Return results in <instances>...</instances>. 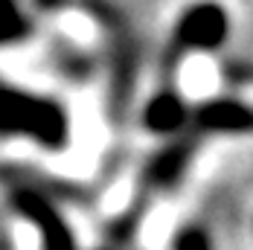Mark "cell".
<instances>
[{"label":"cell","mask_w":253,"mask_h":250,"mask_svg":"<svg viewBox=\"0 0 253 250\" xmlns=\"http://www.w3.org/2000/svg\"><path fill=\"white\" fill-rule=\"evenodd\" d=\"M29 32H32V24L21 12L18 0H0V47L24 41Z\"/></svg>","instance_id":"7"},{"label":"cell","mask_w":253,"mask_h":250,"mask_svg":"<svg viewBox=\"0 0 253 250\" xmlns=\"http://www.w3.org/2000/svg\"><path fill=\"white\" fill-rule=\"evenodd\" d=\"M175 250H212V248H210V239H207V233L195 230V227H189V230L177 233Z\"/></svg>","instance_id":"8"},{"label":"cell","mask_w":253,"mask_h":250,"mask_svg":"<svg viewBox=\"0 0 253 250\" xmlns=\"http://www.w3.org/2000/svg\"><path fill=\"white\" fill-rule=\"evenodd\" d=\"M192 151H195L192 137H180V140H175V143H169L163 151H157V154L152 157V163H149V169H146L149 183L157 186V189L175 186L177 180L183 177L189 160H192Z\"/></svg>","instance_id":"6"},{"label":"cell","mask_w":253,"mask_h":250,"mask_svg":"<svg viewBox=\"0 0 253 250\" xmlns=\"http://www.w3.org/2000/svg\"><path fill=\"white\" fill-rule=\"evenodd\" d=\"M189 123L207 134H253V108L230 96H218L201 102Z\"/></svg>","instance_id":"4"},{"label":"cell","mask_w":253,"mask_h":250,"mask_svg":"<svg viewBox=\"0 0 253 250\" xmlns=\"http://www.w3.org/2000/svg\"><path fill=\"white\" fill-rule=\"evenodd\" d=\"M12 201H15L18 212L24 215L26 221H32V224L38 227L44 250H76L73 233L67 230L64 218L58 215V209L41 192H35V189H18Z\"/></svg>","instance_id":"3"},{"label":"cell","mask_w":253,"mask_h":250,"mask_svg":"<svg viewBox=\"0 0 253 250\" xmlns=\"http://www.w3.org/2000/svg\"><path fill=\"white\" fill-rule=\"evenodd\" d=\"M230 35V18L221 3L198 0L180 12L172 32V52L180 58L183 52H212L224 47Z\"/></svg>","instance_id":"2"},{"label":"cell","mask_w":253,"mask_h":250,"mask_svg":"<svg viewBox=\"0 0 253 250\" xmlns=\"http://www.w3.org/2000/svg\"><path fill=\"white\" fill-rule=\"evenodd\" d=\"M189 117H192V111L186 108L183 96L166 87V90L154 93L152 99L146 102L143 125H146L152 134H177L180 128L189 125Z\"/></svg>","instance_id":"5"},{"label":"cell","mask_w":253,"mask_h":250,"mask_svg":"<svg viewBox=\"0 0 253 250\" xmlns=\"http://www.w3.org/2000/svg\"><path fill=\"white\" fill-rule=\"evenodd\" d=\"M0 134L32 137L47 149L61 151L70 140V120L55 99L0 84Z\"/></svg>","instance_id":"1"}]
</instances>
